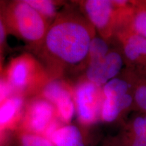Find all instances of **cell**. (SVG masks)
<instances>
[{
	"instance_id": "obj_1",
	"label": "cell",
	"mask_w": 146,
	"mask_h": 146,
	"mask_svg": "<svg viewBox=\"0 0 146 146\" xmlns=\"http://www.w3.org/2000/svg\"><path fill=\"white\" fill-rule=\"evenodd\" d=\"M96 29L85 16L73 8L60 12L35 52L51 77L86 68Z\"/></svg>"
},
{
	"instance_id": "obj_2",
	"label": "cell",
	"mask_w": 146,
	"mask_h": 146,
	"mask_svg": "<svg viewBox=\"0 0 146 146\" xmlns=\"http://www.w3.org/2000/svg\"><path fill=\"white\" fill-rule=\"evenodd\" d=\"M4 77L14 95L25 98L39 96L51 78L41 61L28 53L11 60L5 71Z\"/></svg>"
},
{
	"instance_id": "obj_3",
	"label": "cell",
	"mask_w": 146,
	"mask_h": 146,
	"mask_svg": "<svg viewBox=\"0 0 146 146\" xmlns=\"http://www.w3.org/2000/svg\"><path fill=\"white\" fill-rule=\"evenodd\" d=\"M3 12L8 31L28 43L34 50L40 46L51 25L46 19L25 0L12 1Z\"/></svg>"
},
{
	"instance_id": "obj_4",
	"label": "cell",
	"mask_w": 146,
	"mask_h": 146,
	"mask_svg": "<svg viewBox=\"0 0 146 146\" xmlns=\"http://www.w3.org/2000/svg\"><path fill=\"white\" fill-rule=\"evenodd\" d=\"M79 5L87 21L106 41L116 34L127 8H118L108 0L81 1Z\"/></svg>"
},
{
	"instance_id": "obj_5",
	"label": "cell",
	"mask_w": 146,
	"mask_h": 146,
	"mask_svg": "<svg viewBox=\"0 0 146 146\" xmlns=\"http://www.w3.org/2000/svg\"><path fill=\"white\" fill-rule=\"evenodd\" d=\"M73 96L76 117L82 125L88 127L101 120L104 101L102 87L83 77L74 85Z\"/></svg>"
},
{
	"instance_id": "obj_6",
	"label": "cell",
	"mask_w": 146,
	"mask_h": 146,
	"mask_svg": "<svg viewBox=\"0 0 146 146\" xmlns=\"http://www.w3.org/2000/svg\"><path fill=\"white\" fill-rule=\"evenodd\" d=\"M56 118V109L52 104L40 96L33 97L27 102L19 130L43 135Z\"/></svg>"
},
{
	"instance_id": "obj_7",
	"label": "cell",
	"mask_w": 146,
	"mask_h": 146,
	"mask_svg": "<svg viewBox=\"0 0 146 146\" xmlns=\"http://www.w3.org/2000/svg\"><path fill=\"white\" fill-rule=\"evenodd\" d=\"M123 64L122 55L116 51L110 50L102 59L88 64L83 77L98 86L103 87L118 76Z\"/></svg>"
},
{
	"instance_id": "obj_8",
	"label": "cell",
	"mask_w": 146,
	"mask_h": 146,
	"mask_svg": "<svg viewBox=\"0 0 146 146\" xmlns=\"http://www.w3.org/2000/svg\"><path fill=\"white\" fill-rule=\"evenodd\" d=\"M123 47L124 56L132 64H146V38L126 31L118 34Z\"/></svg>"
},
{
	"instance_id": "obj_9",
	"label": "cell",
	"mask_w": 146,
	"mask_h": 146,
	"mask_svg": "<svg viewBox=\"0 0 146 146\" xmlns=\"http://www.w3.org/2000/svg\"><path fill=\"white\" fill-rule=\"evenodd\" d=\"M26 98L13 95L0 105V129L14 128L23 119Z\"/></svg>"
},
{
	"instance_id": "obj_10",
	"label": "cell",
	"mask_w": 146,
	"mask_h": 146,
	"mask_svg": "<svg viewBox=\"0 0 146 146\" xmlns=\"http://www.w3.org/2000/svg\"><path fill=\"white\" fill-rule=\"evenodd\" d=\"M134 98L131 93L114 98H104L101 110V120L110 123L116 121L120 115L132 106Z\"/></svg>"
},
{
	"instance_id": "obj_11",
	"label": "cell",
	"mask_w": 146,
	"mask_h": 146,
	"mask_svg": "<svg viewBox=\"0 0 146 146\" xmlns=\"http://www.w3.org/2000/svg\"><path fill=\"white\" fill-rule=\"evenodd\" d=\"M73 87L74 85L64 77H51L38 96L44 98L54 105L63 97L72 94Z\"/></svg>"
},
{
	"instance_id": "obj_12",
	"label": "cell",
	"mask_w": 146,
	"mask_h": 146,
	"mask_svg": "<svg viewBox=\"0 0 146 146\" xmlns=\"http://www.w3.org/2000/svg\"><path fill=\"white\" fill-rule=\"evenodd\" d=\"M50 141L54 146H85L82 132L73 125H63L55 132Z\"/></svg>"
},
{
	"instance_id": "obj_13",
	"label": "cell",
	"mask_w": 146,
	"mask_h": 146,
	"mask_svg": "<svg viewBox=\"0 0 146 146\" xmlns=\"http://www.w3.org/2000/svg\"><path fill=\"white\" fill-rule=\"evenodd\" d=\"M38 13L50 24L58 15V9L60 3L50 0H25Z\"/></svg>"
},
{
	"instance_id": "obj_14",
	"label": "cell",
	"mask_w": 146,
	"mask_h": 146,
	"mask_svg": "<svg viewBox=\"0 0 146 146\" xmlns=\"http://www.w3.org/2000/svg\"><path fill=\"white\" fill-rule=\"evenodd\" d=\"M129 82L123 77L116 76L102 87L104 98H114L129 94L131 90Z\"/></svg>"
},
{
	"instance_id": "obj_15",
	"label": "cell",
	"mask_w": 146,
	"mask_h": 146,
	"mask_svg": "<svg viewBox=\"0 0 146 146\" xmlns=\"http://www.w3.org/2000/svg\"><path fill=\"white\" fill-rule=\"evenodd\" d=\"M111 50L108 41L101 36H95L89 47L88 63H93L104 58Z\"/></svg>"
},
{
	"instance_id": "obj_16",
	"label": "cell",
	"mask_w": 146,
	"mask_h": 146,
	"mask_svg": "<svg viewBox=\"0 0 146 146\" xmlns=\"http://www.w3.org/2000/svg\"><path fill=\"white\" fill-rule=\"evenodd\" d=\"M128 24L130 27V30L128 31L146 38V8L133 11Z\"/></svg>"
},
{
	"instance_id": "obj_17",
	"label": "cell",
	"mask_w": 146,
	"mask_h": 146,
	"mask_svg": "<svg viewBox=\"0 0 146 146\" xmlns=\"http://www.w3.org/2000/svg\"><path fill=\"white\" fill-rule=\"evenodd\" d=\"M18 146H54L50 139L41 135L20 131Z\"/></svg>"
},
{
	"instance_id": "obj_18",
	"label": "cell",
	"mask_w": 146,
	"mask_h": 146,
	"mask_svg": "<svg viewBox=\"0 0 146 146\" xmlns=\"http://www.w3.org/2000/svg\"><path fill=\"white\" fill-rule=\"evenodd\" d=\"M115 146H146V137L133 133L125 128Z\"/></svg>"
},
{
	"instance_id": "obj_19",
	"label": "cell",
	"mask_w": 146,
	"mask_h": 146,
	"mask_svg": "<svg viewBox=\"0 0 146 146\" xmlns=\"http://www.w3.org/2000/svg\"><path fill=\"white\" fill-rule=\"evenodd\" d=\"M136 105L146 113V84H139L135 89L133 94Z\"/></svg>"
},
{
	"instance_id": "obj_20",
	"label": "cell",
	"mask_w": 146,
	"mask_h": 146,
	"mask_svg": "<svg viewBox=\"0 0 146 146\" xmlns=\"http://www.w3.org/2000/svg\"><path fill=\"white\" fill-rule=\"evenodd\" d=\"M14 95L4 76H0V105Z\"/></svg>"
},
{
	"instance_id": "obj_21",
	"label": "cell",
	"mask_w": 146,
	"mask_h": 146,
	"mask_svg": "<svg viewBox=\"0 0 146 146\" xmlns=\"http://www.w3.org/2000/svg\"><path fill=\"white\" fill-rule=\"evenodd\" d=\"M7 33H8V29L5 24L4 15L0 10V49L5 41Z\"/></svg>"
},
{
	"instance_id": "obj_22",
	"label": "cell",
	"mask_w": 146,
	"mask_h": 146,
	"mask_svg": "<svg viewBox=\"0 0 146 146\" xmlns=\"http://www.w3.org/2000/svg\"><path fill=\"white\" fill-rule=\"evenodd\" d=\"M2 68H3L2 57H1V49H0V73L2 72Z\"/></svg>"
},
{
	"instance_id": "obj_23",
	"label": "cell",
	"mask_w": 146,
	"mask_h": 146,
	"mask_svg": "<svg viewBox=\"0 0 146 146\" xmlns=\"http://www.w3.org/2000/svg\"><path fill=\"white\" fill-rule=\"evenodd\" d=\"M145 4H146V1H145Z\"/></svg>"
},
{
	"instance_id": "obj_24",
	"label": "cell",
	"mask_w": 146,
	"mask_h": 146,
	"mask_svg": "<svg viewBox=\"0 0 146 146\" xmlns=\"http://www.w3.org/2000/svg\"><path fill=\"white\" fill-rule=\"evenodd\" d=\"M0 131H1V129H0Z\"/></svg>"
}]
</instances>
